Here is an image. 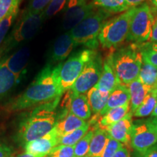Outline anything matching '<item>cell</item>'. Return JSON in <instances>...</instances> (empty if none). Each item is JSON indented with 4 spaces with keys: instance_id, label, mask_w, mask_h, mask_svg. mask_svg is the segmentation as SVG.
<instances>
[{
    "instance_id": "obj_47",
    "label": "cell",
    "mask_w": 157,
    "mask_h": 157,
    "mask_svg": "<svg viewBox=\"0 0 157 157\" xmlns=\"http://www.w3.org/2000/svg\"><path fill=\"white\" fill-rule=\"evenodd\" d=\"M85 157H86V156H85Z\"/></svg>"
},
{
    "instance_id": "obj_26",
    "label": "cell",
    "mask_w": 157,
    "mask_h": 157,
    "mask_svg": "<svg viewBox=\"0 0 157 157\" xmlns=\"http://www.w3.org/2000/svg\"><path fill=\"white\" fill-rule=\"evenodd\" d=\"M138 78L146 87L155 89L157 83V68L143 60Z\"/></svg>"
},
{
    "instance_id": "obj_45",
    "label": "cell",
    "mask_w": 157,
    "mask_h": 157,
    "mask_svg": "<svg viewBox=\"0 0 157 157\" xmlns=\"http://www.w3.org/2000/svg\"><path fill=\"white\" fill-rule=\"evenodd\" d=\"M151 2V4L153 5L155 7H156L157 8V0H150Z\"/></svg>"
},
{
    "instance_id": "obj_27",
    "label": "cell",
    "mask_w": 157,
    "mask_h": 157,
    "mask_svg": "<svg viewBox=\"0 0 157 157\" xmlns=\"http://www.w3.org/2000/svg\"><path fill=\"white\" fill-rule=\"evenodd\" d=\"M90 124L89 122H86L85 124L77 129L72 131L68 134L59 137L58 145L68 146H74L89 131Z\"/></svg>"
},
{
    "instance_id": "obj_43",
    "label": "cell",
    "mask_w": 157,
    "mask_h": 157,
    "mask_svg": "<svg viewBox=\"0 0 157 157\" xmlns=\"http://www.w3.org/2000/svg\"><path fill=\"white\" fill-rule=\"evenodd\" d=\"M150 118L151 119L153 124H154L155 129H156V134H157V118H155V117H150Z\"/></svg>"
},
{
    "instance_id": "obj_37",
    "label": "cell",
    "mask_w": 157,
    "mask_h": 157,
    "mask_svg": "<svg viewBox=\"0 0 157 157\" xmlns=\"http://www.w3.org/2000/svg\"><path fill=\"white\" fill-rule=\"evenodd\" d=\"M13 147L0 143V157H15Z\"/></svg>"
},
{
    "instance_id": "obj_33",
    "label": "cell",
    "mask_w": 157,
    "mask_h": 157,
    "mask_svg": "<svg viewBox=\"0 0 157 157\" xmlns=\"http://www.w3.org/2000/svg\"><path fill=\"white\" fill-rule=\"evenodd\" d=\"M67 0H52L44 10L45 18H50L64 8Z\"/></svg>"
},
{
    "instance_id": "obj_22",
    "label": "cell",
    "mask_w": 157,
    "mask_h": 157,
    "mask_svg": "<svg viewBox=\"0 0 157 157\" xmlns=\"http://www.w3.org/2000/svg\"><path fill=\"white\" fill-rule=\"evenodd\" d=\"M87 93V98L91 111L95 114H100L106 105L110 93L103 91L95 86Z\"/></svg>"
},
{
    "instance_id": "obj_11",
    "label": "cell",
    "mask_w": 157,
    "mask_h": 157,
    "mask_svg": "<svg viewBox=\"0 0 157 157\" xmlns=\"http://www.w3.org/2000/svg\"><path fill=\"white\" fill-rule=\"evenodd\" d=\"M96 8L92 0H67L63 19V29L71 31L93 13Z\"/></svg>"
},
{
    "instance_id": "obj_34",
    "label": "cell",
    "mask_w": 157,
    "mask_h": 157,
    "mask_svg": "<svg viewBox=\"0 0 157 157\" xmlns=\"http://www.w3.org/2000/svg\"><path fill=\"white\" fill-rule=\"evenodd\" d=\"M122 146L123 144H121L120 142L113 139L109 135V140H108V142L101 157H112L116 154V152L119 150V148Z\"/></svg>"
},
{
    "instance_id": "obj_44",
    "label": "cell",
    "mask_w": 157,
    "mask_h": 157,
    "mask_svg": "<svg viewBox=\"0 0 157 157\" xmlns=\"http://www.w3.org/2000/svg\"><path fill=\"white\" fill-rule=\"evenodd\" d=\"M151 117H155V118H157V103L156 105V106H155L154 111H153V112L151 113Z\"/></svg>"
},
{
    "instance_id": "obj_7",
    "label": "cell",
    "mask_w": 157,
    "mask_h": 157,
    "mask_svg": "<svg viewBox=\"0 0 157 157\" xmlns=\"http://www.w3.org/2000/svg\"><path fill=\"white\" fill-rule=\"evenodd\" d=\"M95 50L84 49L72 55L63 63L58 66V77L63 93L69 90L89 62Z\"/></svg>"
},
{
    "instance_id": "obj_30",
    "label": "cell",
    "mask_w": 157,
    "mask_h": 157,
    "mask_svg": "<svg viewBox=\"0 0 157 157\" xmlns=\"http://www.w3.org/2000/svg\"><path fill=\"white\" fill-rule=\"evenodd\" d=\"M141 53L143 61L157 68V42L141 44Z\"/></svg>"
},
{
    "instance_id": "obj_5",
    "label": "cell",
    "mask_w": 157,
    "mask_h": 157,
    "mask_svg": "<svg viewBox=\"0 0 157 157\" xmlns=\"http://www.w3.org/2000/svg\"><path fill=\"white\" fill-rule=\"evenodd\" d=\"M111 15L104 10L96 9L89 16L69 31L75 44H83L88 49L95 50L99 45L98 36L102 27Z\"/></svg>"
},
{
    "instance_id": "obj_17",
    "label": "cell",
    "mask_w": 157,
    "mask_h": 157,
    "mask_svg": "<svg viewBox=\"0 0 157 157\" xmlns=\"http://www.w3.org/2000/svg\"><path fill=\"white\" fill-rule=\"evenodd\" d=\"M120 84L113 70L110 55L103 63L102 74L95 87L103 91L111 93Z\"/></svg>"
},
{
    "instance_id": "obj_14",
    "label": "cell",
    "mask_w": 157,
    "mask_h": 157,
    "mask_svg": "<svg viewBox=\"0 0 157 157\" xmlns=\"http://www.w3.org/2000/svg\"><path fill=\"white\" fill-rule=\"evenodd\" d=\"M132 115L130 111L120 121L105 128L110 136L124 146L130 144L131 131L133 124Z\"/></svg>"
},
{
    "instance_id": "obj_31",
    "label": "cell",
    "mask_w": 157,
    "mask_h": 157,
    "mask_svg": "<svg viewBox=\"0 0 157 157\" xmlns=\"http://www.w3.org/2000/svg\"><path fill=\"white\" fill-rule=\"evenodd\" d=\"M94 133V129H90L74 146V157H85L89 151L90 142Z\"/></svg>"
},
{
    "instance_id": "obj_40",
    "label": "cell",
    "mask_w": 157,
    "mask_h": 157,
    "mask_svg": "<svg viewBox=\"0 0 157 157\" xmlns=\"http://www.w3.org/2000/svg\"><path fill=\"white\" fill-rule=\"evenodd\" d=\"M154 17V23H153L151 34L150 37V42H157V17Z\"/></svg>"
},
{
    "instance_id": "obj_18",
    "label": "cell",
    "mask_w": 157,
    "mask_h": 157,
    "mask_svg": "<svg viewBox=\"0 0 157 157\" xmlns=\"http://www.w3.org/2000/svg\"><path fill=\"white\" fill-rule=\"evenodd\" d=\"M130 93L127 85L120 84L110 93L109 99L100 116H103L111 109L130 103Z\"/></svg>"
},
{
    "instance_id": "obj_39",
    "label": "cell",
    "mask_w": 157,
    "mask_h": 157,
    "mask_svg": "<svg viewBox=\"0 0 157 157\" xmlns=\"http://www.w3.org/2000/svg\"><path fill=\"white\" fill-rule=\"evenodd\" d=\"M112 157H130V153L127 147L123 145Z\"/></svg>"
},
{
    "instance_id": "obj_25",
    "label": "cell",
    "mask_w": 157,
    "mask_h": 157,
    "mask_svg": "<svg viewBox=\"0 0 157 157\" xmlns=\"http://www.w3.org/2000/svg\"><path fill=\"white\" fill-rule=\"evenodd\" d=\"M157 103V89L151 90L141 105L133 113L135 117L144 118L151 116Z\"/></svg>"
},
{
    "instance_id": "obj_46",
    "label": "cell",
    "mask_w": 157,
    "mask_h": 157,
    "mask_svg": "<svg viewBox=\"0 0 157 157\" xmlns=\"http://www.w3.org/2000/svg\"><path fill=\"white\" fill-rule=\"evenodd\" d=\"M155 89H157V83L156 84V87H155Z\"/></svg>"
},
{
    "instance_id": "obj_23",
    "label": "cell",
    "mask_w": 157,
    "mask_h": 157,
    "mask_svg": "<svg viewBox=\"0 0 157 157\" xmlns=\"http://www.w3.org/2000/svg\"><path fill=\"white\" fill-rule=\"evenodd\" d=\"M19 79L8 69L2 60L0 61V99L7 95L16 85Z\"/></svg>"
},
{
    "instance_id": "obj_10",
    "label": "cell",
    "mask_w": 157,
    "mask_h": 157,
    "mask_svg": "<svg viewBox=\"0 0 157 157\" xmlns=\"http://www.w3.org/2000/svg\"><path fill=\"white\" fill-rule=\"evenodd\" d=\"M103 63L101 54L95 51L70 89L71 92L76 94H84L95 87L102 74Z\"/></svg>"
},
{
    "instance_id": "obj_19",
    "label": "cell",
    "mask_w": 157,
    "mask_h": 157,
    "mask_svg": "<svg viewBox=\"0 0 157 157\" xmlns=\"http://www.w3.org/2000/svg\"><path fill=\"white\" fill-rule=\"evenodd\" d=\"M93 129L94 133L86 157H101L109 140V135L105 129L101 128L98 125Z\"/></svg>"
},
{
    "instance_id": "obj_38",
    "label": "cell",
    "mask_w": 157,
    "mask_h": 157,
    "mask_svg": "<svg viewBox=\"0 0 157 157\" xmlns=\"http://www.w3.org/2000/svg\"><path fill=\"white\" fill-rule=\"evenodd\" d=\"M145 1L146 0H124L125 10H127L130 8L138 7V6L143 4V2Z\"/></svg>"
},
{
    "instance_id": "obj_28",
    "label": "cell",
    "mask_w": 157,
    "mask_h": 157,
    "mask_svg": "<svg viewBox=\"0 0 157 157\" xmlns=\"http://www.w3.org/2000/svg\"><path fill=\"white\" fill-rule=\"evenodd\" d=\"M21 2H17L13 6L7 14L0 21V45H2L5 40L12 24L16 18L19 12V6Z\"/></svg>"
},
{
    "instance_id": "obj_24",
    "label": "cell",
    "mask_w": 157,
    "mask_h": 157,
    "mask_svg": "<svg viewBox=\"0 0 157 157\" xmlns=\"http://www.w3.org/2000/svg\"><path fill=\"white\" fill-rule=\"evenodd\" d=\"M130 111V103L111 109L105 113L98 121L97 125L101 128L105 129L109 125L120 121Z\"/></svg>"
},
{
    "instance_id": "obj_35",
    "label": "cell",
    "mask_w": 157,
    "mask_h": 157,
    "mask_svg": "<svg viewBox=\"0 0 157 157\" xmlns=\"http://www.w3.org/2000/svg\"><path fill=\"white\" fill-rule=\"evenodd\" d=\"M52 0H31L26 10L32 13H41L45 10Z\"/></svg>"
},
{
    "instance_id": "obj_6",
    "label": "cell",
    "mask_w": 157,
    "mask_h": 157,
    "mask_svg": "<svg viewBox=\"0 0 157 157\" xmlns=\"http://www.w3.org/2000/svg\"><path fill=\"white\" fill-rule=\"evenodd\" d=\"M135 7L107 20L102 27L98 41L103 48H115L127 39Z\"/></svg>"
},
{
    "instance_id": "obj_8",
    "label": "cell",
    "mask_w": 157,
    "mask_h": 157,
    "mask_svg": "<svg viewBox=\"0 0 157 157\" xmlns=\"http://www.w3.org/2000/svg\"><path fill=\"white\" fill-rule=\"evenodd\" d=\"M154 20L151 7L147 3L135 7L126 40L136 44H143L148 41L151 34Z\"/></svg>"
},
{
    "instance_id": "obj_9",
    "label": "cell",
    "mask_w": 157,
    "mask_h": 157,
    "mask_svg": "<svg viewBox=\"0 0 157 157\" xmlns=\"http://www.w3.org/2000/svg\"><path fill=\"white\" fill-rule=\"evenodd\" d=\"M156 143V131L151 118L133 121L130 145L135 151L142 155Z\"/></svg>"
},
{
    "instance_id": "obj_15",
    "label": "cell",
    "mask_w": 157,
    "mask_h": 157,
    "mask_svg": "<svg viewBox=\"0 0 157 157\" xmlns=\"http://www.w3.org/2000/svg\"><path fill=\"white\" fill-rule=\"evenodd\" d=\"M29 58L30 50L28 47H23L17 51H15L8 58H4L2 61L5 63L8 69L20 80L28 64Z\"/></svg>"
},
{
    "instance_id": "obj_3",
    "label": "cell",
    "mask_w": 157,
    "mask_h": 157,
    "mask_svg": "<svg viewBox=\"0 0 157 157\" xmlns=\"http://www.w3.org/2000/svg\"><path fill=\"white\" fill-rule=\"evenodd\" d=\"M111 63L121 84L128 85L139 76L143 64L141 44L122 47L111 55Z\"/></svg>"
},
{
    "instance_id": "obj_21",
    "label": "cell",
    "mask_w": 157,
    "mask_h": 157,
    "mask_svg": "<svg viewBox=\"0 0 157 157\" xmlns=\"http://www.w3.org/2000/svg\"><path fill=\"white\" fill-rule=\"evenodd\" d=\"M127 87L129 89L131 97L130 111L133 114V113L143 103V100L145 99L148 93L153 89H151L144 85L139 79V78L129 83L127 85Z\"/></svg>"
},
{
    "instance_id": "obj_36",
    "label": "cell",
    "mask_w": 157,
    "mask_h": 157,
    "mask_svg": "<svg viewBox=\"0 0 157 157\" xmlns=\"http://www.w3.org/2000/svg\"><path fill=\"white\" fill-rule=\"evenodd\" d=\"M22 0H0V21L7 14L13 6Z\"/></svg>"
},
{
    "instance_id": "obj_4",
    "label": "cell",
    "mask_w": 157,
    "mask_h": 157,
    "mask_svg": "<svg viewBox=\"0 0 157 157\" xmlns=\"http://www.w3.org/2000/svg\"><path fill=\"white\" fill-rule=\"evenodd\" d=\"M44 19V11L32 13L25 10L10 34L2 44L0 54L8 52L19 44L30 40L38 32Z\"/></svg>"
},
{
    "instance_id": "obj_20",
    "label": "cell",
    "mask_w": 157,
    "mask_h": 157,
    "mask_svg": "<svg viewBox=\"0 0 157 157\" xmlns=\"http://www.w3.org/2000/svg\"><path fill=\"white\" fill-rule=\"evenodd\" d=\"M86 121L73 113L68 112L60 117L55 128L58 132L59 137L63 136L72 131L77 129L85 124Z\"/></svg>"
},
{
    "instance_id": "obj_42",
    "label": "cell",
    "mask_w": 157,
    "mask_h": 157,
    "mask_svg": "<svg viewBox=\"0 0 157 157\" xmlns=\"http://www.w3.org/2000/svg\"><path fill=\"white\" fill-rule=\"evenodd\" d=\"M15 157H43V156H36V155H33V154H29V153H23L22 154H20L18 156H15Z\"/></svg>"
},
{
    "instance_id": "obj_16",
    "label": "cell",
    "mask_w": 157,
    "mask_h": 157,
    "mask_svg": "<svg viewBox=\"0 0 157 157\" xmlns=\"http://www.w3.org/2000/svg\"><path fill=\"white\" fill-rule=\"evenodd\" d=\"M74 46L76 44L69 32L60 35L57 38L52 47L50 57L51 62L54 63L63 61L69 56Z\"/></svg>"
},
{
    "instance_id": "obj_32",
    "label": "cell",
    "mask_w": 157,
    "mask_h": 157,
    "mask_svg": "<svg viewBox=\"0 0 157 157\" xmlns=\"http://www.w3.org/2000/svg\"><path fill=\"white\" fill-rule=\"evenodd\" d=\"M44 157H74V146L58 145Z\"/></svg>"
},
{
    "instance_id": "obj_12",
    "label": "cell",
    "mask_w": 157,
    "mask_h": 157,
    "mask_svg": "<svg viewBox=\"0 0 157 157\" xmlns=\"http://www.w3.org/2000/svg\"><path fill=\"white\" fill-rule=\"evenodd\" d=\"M64 100V104L68 112L73 113L83 120L89 119L92 114L87 95L84 94H76L68 90Z\"/></svg>"
},
{
    "instance_id": "obj_41",
    "label": "cell",
    "mask_w": 157,
    "mask_h": 157,
    "mask_svg": "<svg viewBox=\"0 0 157 157\" xmlns=\"http://www.w3.org/2000/svg\"><path fill=\"white\" fill-rule=\"evenodd\" d=\"M141 157H157V145L148 149L146 153L141 155Z\"/></svg>"
},
{
    "instance_id": "obj_1",
    "label": "cell",
    "mask_w": 157,
    "mask_h": 157,
    "mask_svg": "<svg viewBox=\"0 0 157 157\" xmlns=\"http://www.w3.org/2000/svg\"><path fill=\"white\" fill-rule=\"evenodd\" d=\"M63 94L58 77V66L52 67L49 63L23 93L7 103L5 110L13 113L37 107L60 98Z\"/></svg>"
},
{
    "instance_id": "obj_29",
    "label": "cell",
    "mask_w": 157,
    "mask_h": 157,
    "mask_svg": "<svg viewBox=\"0 0 157 157\" xmlns=\"http://www.w3.org/2000/svg\"><path fill=\"white\" fill-rule=\"evenodd\" d=\"M97 8L112 13H119L127 11L124 7V0H92Z\"/></svg>"
},
{
    "instance_id": "obj_13",
    "label": "cell",
    "mask_w": 157,
    "mask_h": 157,
    "mask_svg": "<svg viewBox=\"0 0 157 157\" xmlns=\"http://www.w3.org/2000/svg\"><path fill=\"white\" fill-rule=\"evenodd\" d=\"M58 132L54 128L40 138L26 143L24 148L26 153L44 157L52 148L58 146Z\"/></svg>"
},
{
    "instance_id": "obj_2",
    "label": "cell",
    "mask_w": 157,
    "mask_h": 157,
    "mask_svg": "<svg viewBox=\"0 0 157 157\" xmlns=\"http://www.w3.org/2000/svg\"><path fill=\"white\" fill-rule=\"evenodd\" d=\"M60 99L35 107L23 118L17 133V140L22 146L40 138L55 128L60 117L56 112Z\"/></svg>"
}]
</instances>
